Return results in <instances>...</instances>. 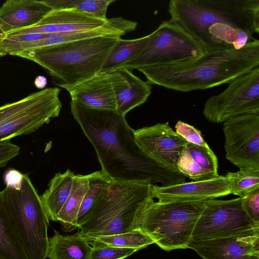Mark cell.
Here are the masks:
<instances>
[{
	"label": "cell",
	"instance_id": "obj_1",
	"mask_svg": "<svg viewBox=\"0 0 259 259\" xmlns=\"http://www.w3.org/2000/svg\"><path fill=\"white\" fill-rule=\"evenodd\" d=\"M70 105L72 116L95 150L101 171L110 180L161 186L186 182L183 174L161 166L140 150L134 130L117 110L92 108L74 100Z\"/></svg>",
	"mask_w": 259,
	"mask_h": 259
},
{
	"label": "cell",
	"instance_id": "obj_2",
	"mask_svg": "<svg viewBox=\"0 0 259 259\" xmlns=\"http://www.w3.org/2000/svg\"><path fill=\"white\" fill-rule=\"evenodd\" d=\"M259 67V40L234 48L205 52L201 56L177 63L137 69L147 81L183 92L203 90L229 83Z\"/></svg>",
	"mask_w": 259,
	"mask_h": 259
},
{
	"label": "cell",
	"instance_id": "obj_3",
	"mask_svg": "<svg viewBox=\"0 0 259 259\" xmlns=\"http://www.w3.org/2000/svg\"><path fill=\"white\" fill-rule=\"evenodd\" d=\"M121 36L90 37L23 52L17 57L40 66L56 85L67 91L99 73Z\"/></svg>",
	"mask_w": 259,
	"mask_h": 259
},
{
	"label": "cell",
	"instance_id": "obj_4",
	"mask_svg": "<svg viewBox=\"0 0 259 259\" xmlns=\"http://www.w3.org/2000/svg\"><path fill=\"white\" fill-rule=\"evenodd\" d=\"M168 12L169 21L200 44L216 23L246 32L253 39L259 33V0H171Z\"/></svg>",
	"mask_w": 259,
	"mask_h": 259
},
{
	"label": "cell",
	"instance_id": "obj_5",
	"mask_svg": "<svg viewBox=\"0 0 259 259\" xmlns=\"http://www.w3.org/2000/svg\"><path fill=\"white\" fill-rule=\"evenodd\" d=\"M205 201L160 202L152 196L142 203L139 229L161 249L188 248Z\"/></svg>",
	"mask_w": 259,
	"mask_h": 259
},
{
	"label": "cell",
	"instance_id": "obj_6",
	"mask_svg": "<svg viewBox=\"0 0 259 259\" xmlns=\"http://www.w3.org/2000/svg\"><path fill=\"white\" fill-rule=\"evenodd\" d=\"M2 191L8 212L27 258L46 259L50 220L28 175H23L19 188L6 186Z\"/></svg>",
	"mask_w": 259,
	"mask_h": 259
},
{
	"label": "cell",
	"instance_id": "obj_7",
	"mask_svg": "<svg viewBox=\"0 0 259 259\" xmlns=\"http://www.w3.org/2000/svg\"><path fill=\"white\" fill-rule=\"evenodd\" d=\"M60 92L57 87L48 88L0 106V142L32 133L58 116L62 107Z\"/></svg>",
	"mask_w": 259,
	"mask_h": 259
},
{
	"label": "cell",
	"instance_id": "obj_8",
	"mask_svg": "<svg viewBox=\"0 0 259 259\" xmlns=\"http://www.w3.org/2000/svg\"><path fill=\"white\" fill-rule=\"evenodd\" d=\"M205 52L202 46L182 28L164 21L150 33L144 48L122 67L132 70L177 63L197 58Z\"/></svg>",
	"mask_w": 259,
	"mask_h": 259
},
{
	"label": "cell",
	"instance_id": "obj_9",
	"mask_svg": "<svg viewBox=\"0 0 259 259\" xmlns=\"http://www.w3.org/2000/svg\"><path fill=\"white\" fill-rule=\"evenodd\" d=\"M259 232V223L252 220L242 205V197L205 201L192 240H204Z\"/></svg>",
	"mask_w": 259,
	"mask_h": 259
},
{
	"label": "cell",
	"instance_id": "obj_10",
	"mask_svg": "<svg viewBox=\"0 0 259 259\" xmlns=\"http://www.w3.org/2000/svg\"><path fill=\"white\" fill-rule=\"evenodd\" d=\"M227 88L207 99L203 114L214 123L246 114L259 113V67L231 80Z\"/></svg>",
	"mask_w": 259,
	"mask_h": 259
},
{
	"label": "cell",
	"instance_id": "obj_11",
	"mask_svg": "<svg viewBox=\"0 0 259 259\" xmlns=\"http://www.w3.org/2000/svg\"><path fill=\"white\" fill-rule=\"evenodd\" d=\"M226 158L239 169H259V113L223 122Z\"/></svg>",
	"mask_w": 259,
	"mask_h": 259
},
{
	"label": "cell",
	"instance_id": "obj_12",
	"mask_svg": "<svg viewBox=\"0 0 259 259\" xmlns=\"http://www.w3.org/2000/svg\"><path fill=\"white\" fill-rule=\"evenodd\" d=\"M148 182L111 180L102 196L78 227L83 236L92 235L102 228L122 208L136 198L151 195Z\"/></svg>",
	"mask_w": 259,
	"mask_h": 259
},
{
	"label": "cell",
	"instance_id": "obj_13",
	"mask_svg": "<svg viewBox=\"0 0 259 259\" xmlns=\"http://www.w3.org/2000/svg\"><path fill=\"white\" fill-rule=\"evenodd\" d=\"M135 142L140 150L161 166L179 172L177 164L187 142L169 125L158 123L134 131Z\"/></svg>",
	"mask_w": 259,
	"mask_h": 259
},
{
	"label": "cell",
	"instance_id": "obj_14",
	"mask_svg": "<svg viewBox=\"0 0 259 259\" xmlns=\"http://www.w3.org/2000/svg\"><path fill=\"white\" fill-rule=\"evenodd\" d=\"M188 248L203 259H259V232L192 240Z\"/></svg>",
	"mask_w": 259,
	"mask_h": 259
},
{
	"label": "cell",
	"instance_id": "obj_15",
	"mask_svg": "<svg viewBox=\"0 0 259 259\" xmlns=\"http://www.w3.org/2000/svg\"><path fill=\"white\" fill-rule=\"evenodd\" d=\"M226 176L168 186L151 184V194L160 202L205 201L230 194Z\"/></svg>",
	"mask_w": 259,
	"mask_h": 259
},
{
	"label": "cell",
	"instance_id": "obj_16",
	"mask_svg": "<svg viewBox=\"0 0 259 259\" xmlns=\"http://www.w3.org/2000/svg\"><path fill=\"white\" fill-rule=\"evenodd\" d=\"M104 20L89 13L72 9L52 10L37 24L10 32L14 34L64 33L90 30L106 24Z\"/></svg>",
	"mask_w": 259,
	"mask_h": 259
},
{
	"label": "cell",
	"instance_id": "obj_17",
	"mask_svg": "<svg viewBox=\"0 0 259 259\" xmlns=\"http://www.w3.org/2000/svg\"><path fill=\"white\" fill-rule=\"evenodd\" d=\"M52 10L44 0H7L0 8V33L34 26Z\"/></svg>",
	"mask_w": 259,
	"mask_h": 259
},
{
	"label": "cell",
	"instance_id": "obj_18",
	"mask_svg": "<svg viewBox=\"0 0 259 259\" xmlns=\"http://www.w3.org/2000/svg\"><path fill=\"white\" fill-rule=\"evenodd\" d=\"M110 76L116 110L122 115L125 116L131 110L144 104L151 94V84L126 68H118L110 72Z\"/></svg>",
	"mask_w": 259,
	"mask_h": 259
},
{
	"label": "cell",
	"instance_id": "obj_19",
	"mask_svg": "<svg viewBox=\"0 0 259 259\" xmlns=\"http://www.w3.org/2000/svg\"><path fill=\"white\" fill-rule=\"evenodd\" d=\"M68 92L71 100L98 109L116 110L115 94L110 73L99 72Z\"/></svg>",
	"mask_w": 259,
	"mask_h": 259
},
{
	"label": "cell",
	"instance_id": "obj_20",
	"mask_svg": "<svg viewBox=\"0 0 259 259\" xmlns=\"http://www.w3.org/2000/svg\"><path fill=\"white\" fill-rule=\"evenodd\" d=\"M177 168L180 173L194 181L219 176L218 159L209 146L187 143L179 156Z\"/></svg>",
	"mask_w": 259,
	"mask_h": 259
},
{
	"label": "cell",
	"instance_id": "obj_21",
	"mask_svg": "<svg viewBox=\"0 0 259 259\" xmlns=\"http://www.w3.org/2000/svg\"><path fill=\"white\" fill-rule=\"evenodd\" d=\"M137 23L122 17L109 18L104 26L90 30L72 32L64 33L52 34L50 36L34 41L33 49L56 45L64 42L88 38L107 34L122 36L127 32L135 30Z\"/></svg>",
	"mask_w": 259,
	"mask_h": 259
},
{
	"label": "cell",
	"instance_id": "obj_22",
	"mask_svg": "<svg viewBox=\"0 0 259 259\" xmlns=\"http://www.w3.org/2000/svg\"><path fill=\"white\" fill-rule=\"evenodd\" d=\"M75 176L69 169L57 173L51 180L48 189L40 196L50 220L58 222V213L70 194Z\"/></svg>",
	"mask_w": 259,
	"mask_h": 259
},
{
	"label": "cell",
	"instance_id": "obj_23",
	"mask_svg": "<svg viewBox=\"0 0 259 259\" xmlns=\"http://www.w3.org/2000/svg\"><path fill=\"white\" fill-rule=\"evenodd\" d=\"M92 247L80 231L63 235L55 230L49 238L47 257L49 259H89Z\"/></svg>",
	"mask_w": 259,
	"mask_h": 259
},
{
	"label": "cell",
	"instance_id": "obj_24",
	"mask_svg": "<svg viewBox=\"0 0 259 259\" xmlns=\"http://www.w3.org/2000/svg\"><path fill=\"white\" fill-rule=\"evenodd\" d=\"M150 196H141L132 201L92 235H111L139 230L142 203Z\"/></svg>",
	"mask_w": 259,
	"mask_h": 259
},
{
	"label": "cell",
	"instance_id": "obj_25",
	"mask_svg": "<svg viewBox=\"0 0 259 259\" xmlns=\"http://www.w3.org/2000/svg\"><path fill=\"white\" fill-rule=\"evenodd\" d=\"M90 175H75L70 194L58 215L64 232H70L77 228L76 219L82 200L89 189Z\"/></svg>",
	"mask_w": 259,
	"mask_h": 259
},
{
	"label": "cell",
	"instance_id": "obj_26",
	"mask_svg": "<svg viewBox=\"0 0 259 259\" xmlns=\"http://www.w3.org/2000/svg\"><path fill=\"white\" fill-rule=\"evenodd\" d=\"M0 259H28L8 212L0 191Z\"/></svg>",
	"mask_w": 259,
	"mask_h": 259
},
{
	"label": "cell",
	"instance_id": "obj_27",
	"mask_svg": "<svg viewBox=\"0 0 259 259\" xmlns=\"http://www.w3.org/2000/svg\"><path fill=\"white\" fill-rule=\"evenodd\" d=\"M150 37V34L133 39L120 38L106 58L100 72L110 73L122 67L144 48Z\"/></svg>",
	"mask_w": 259,
	"mask_h": 259
},
{
	"label": "cell",
	"instance_id": "obj_28",
	"mask_svg": "<svg viewBox=\"0 0 259 259\" xmlns=\"http://www.w3.org/2000/svg\"><path fill=\"white\" fill-rule=\"evenodd\" d=\"M92 247L109 246L140 250L154 243L149 235L140 229L111 235H87Z\"/></svg>",
	"mask_w": 259,
	"mask_h": 259
},
{
	"label": "cell",
	"instance_id": "obj_29",
	"mask_svg": "<svg viewBox=\"0 0 259 259\" xmlns=\"http://www.w3.org/2000/svg\"><path fill=\"white\" fill-rule=\"evenodd\" d=\"M89 175V189L82 200L77 215V228L84 221L92 207L102 196L110 181L101 171H95Z\"/></svg>",
	"mask_w": 259,
	"mask_h": 259
},
{
	"label": "cell",
	"instance_id": "obj_30",
	"mask_svg": "<svg viewBox=\"0 0 259 259\" xmlns=\"http://www.w3.org/2000/svg\"><path fill=\"white\" fill-rule=\"evenodd\" d=\"M52 9H72L89 13L95 17L106 20L109 5L114 0H44Z\"/></svg>",
	"mask_w": 259,
	"mask_h": 259
},
{
	"label": "cell",
	"instance_id": "obj_31",
	"mask_svg": "<svg viewBox=\"0 0 259 259\" xmlns=\"http://www.w3.org/2000/svg\"><path fill=\"white\" fill-rule=\"evenodd\" d=\"M227 178L230 193L244 197L259 190V169L243 168L229 172Z\"/></svg>",
	"mask_w": 259,
	"mask_h": 259
},
{
	"label": "cell",
	"instance_id": "obj_32",
	"mask_svg": "<svg viewBox=\"0 0 259 259\" xmlns=\"http://www.w3.org/2000/svg\"><path fill=\"white\" fill-rule=\"evenodd\" d=\"M138 250L137 248L109 246L92 247L89 259H124Z\"/></svg>",
	"mask_w": 259,
	"mask_h": 259
},
{
	"label": "cell",
	"instance_id": "obj_33",
	"mask_svg": "<svg viewBox=\"0 0 259 259\" xmlns=\"http://www.w3.org/2000/svg\"><path fill=\"white\" fill-rule=\"evenodd\" d=\"M176 132L187 143L197 146L208 147L201 132L193 126L178 120L175 125Z\"/></svg>",
	"mask_w": 259,
	"mask_h": 259
},
{
	"label": "cell",
	"instance_id": "obj_34",
	"mask_svg": "<svg viewBox=\"0 0 259 259\" xmlns=\"http://www.w3.org/2000/svg\"><path fill=\"white\" fill-rule=\"evenodd\" d=\"M243 207L254 222L259 223V190L242 197Z\"/></svg>",
	"mask_w": 259,
	"mask_h": 259
},
{
	"label": "cell",
	"instance_id": "obj_35",
	"mask_svg": "<svg viewBox=\"0 0 259 259\" xmlns=\"http://www.w3.org/2000/svg\"><path fill=\"white\" fill-rule=\"evenodd\" d=\"M20 150V147L10 140L0 142V167L6 166L10 160L17 156Z\"/></svg>",
	"mask_w": 259,
	"mask_h": 259
},
{
	"label": "cell",
	"instance_id": "obj_36",
	"mask_svg": "<svg viewBox=\"0 0 259 259\" xmlns=\"http://www.w3.org/2000/svg\"><path fill=\"white\" fill-rule=\"evenodd\" d=\"M23 175L20 171L11 169L7 171L4 175V180L6 186H10L18 189L20 187Z\"/></svg>",
	"mask_w": 259,
	"mask_h": 259
},
{
	"label": "cell",
	"instance_id": "obj_37",
	"mask_svg": "<svg viewBox=\"0 0 259 259\" xmlns=\"http://www.w3.org/2000/svg\"><path fill=\"white\" fill-rule=\"evenodd\" d=\"M47 84V79L44 76L39 75L34 80V84L38 89H44Z\"/></svg>",
	"mask_w": 259,
	"mask_h": 259
}]
</instances>
